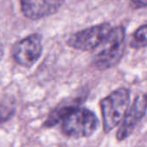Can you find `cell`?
<instances>
[{"label":"cell","instance_id":"obj_1","mask_svg":"<svg viewBox=\"0 0 147 147\" xmlns=\"http://www.w3.org/2000/svg\"><path fill=\"white\" fill-rule=\"evenodd\" d=\"M126 31L123 26L112 28L105 39L94 49L92 62L100 70L115 66L123 57L126 47Z\"/></svg>","mask_w":147,"mask_h":147},{"label":"cell","instance_id":"obj_2","mask_svg":"<svg viewBox=\"0 0 147 147\" xmlns=\"http://www.w3.org/2000/svg\"><path fill=\"white\" fill-rule=\"evenodd\" d=\"M99 122L96 115L84 108L72 106L61 121L62 132L71 138H85L93 134Z\"/></svg>","mask_w":147,"mask_h":147},{"label":"cell","instance_id":"obj_3","mask_svg":"<svg viewBox=\"0 0 147 147\" xmlns=\"http://www.w3.org/2000/svg\"><path fill=\"white\" fill-rule=\"evenodd\" d=\"M129 102L130 91L126 88L115 90L101 101L100 106L105 133H109L124 118Z\"/></svg>","mask_w":147,"mask_h":147},{"label":"cell","instance_id":"obj_4","mask_svg":"<svg viewBox=\"0 0 147 147\" xmlns=\"http://www.w3.org/2000/svg\"><path fill=\"white\" fill-rule=\"evenodd\" d=\"M112 29L109 23H101L72 34L67 40L68 46L81 51L94 50Z\"/></svg>","mask_w":147,"mask_h":147},{"label":"cell","instance_id":"obj_5","mask_svg":"<svg viewBox=\"0 0 147 147\" xmlns=\"http://www.w3.org/2000/svg\"><path fill=\"white\" fill-rule=\"evenodd\" d=\"M42 42L39 34H31L19 40L13 47V58L20 65L31 67L40 58Z\"/></svg>","mask_w":147,"mask_h":147},{"label":"cell","instance_id":"obj_6","mask_svg":"<svg viewBox=\"0 0 147 147\" xmlns=\"http://www.w3.org/2000/svg\"><path fill=\"white\" fill-rule=\"evenodd\" d=\"M146 111L147 93H146L138 96L132 107L127 111L116 134V138L119 141L125 140L133 133L136 126L145 116Z\"/></svg>","mask_w":147,"mask_h":147},{"label":"cell","instance_id":"obj_7","mask_svg":"<svg viewBox=\"0 0 147 147\" xmlns=\"http://www.w3.org/2000/svg\"><path fill=\"white\" fill-rule=\"evenodd\" d=\"M65 0H20L23 15L32 20L41 19L56 13Z\"/></svg>","mask_w":147,"mask_h":147},{"label":"cell","instance_id":"obj_8","mask_svg":"<svg viewBox=\"0 0 147 147\" xmlns=\"http://www.w3.org/2000/svg\"><path fill=\"white\" fill-rule=\"evenodd\" d=\"M147 46V24L140 26L134 34L130 40L133 48H143Z\"/></svg>","mask_w":147,"mask_h":147},{"label":"cell","instance_id":"obj_9","mask_svg":"<svg viewBox=\"0 0 147 147\" xmlns=\"http://www.w3.org/2000/svg\"><path fill=\"white\" fill-rule=\"evenodd\" d=\"M15 113V105L12 102L3 101L0 102V122L6 121L12 117Z\"/></svg>","mask_w":147,"mask_h":147},{"label":"cell","instance_id":"obj_10","mask_svg":"<svg viewBox=\"0 0 147 147\" xmlns=\"http://www.w3.org/2000/svg\"><path fill=\"white\" fill-rule=\"evenodd\" d=\"M130 3L134 9L147 7V0H130Z\"/></svg>","mask_w":147,"mask_h":147},{"label":"cell","instance_id":"obj_11","mask_svg":"<svg viewBox=\"0 0 147 147\" xmlns=\"http://www.w3.org/2000/svg\"><path fill=\"white\" fill-rule=\"evenodd\" d=\"M3 57V46H2V43H1V40H0V60Z\"/></svg>","mask_w":147,"mask_h":147}]
</instances>
